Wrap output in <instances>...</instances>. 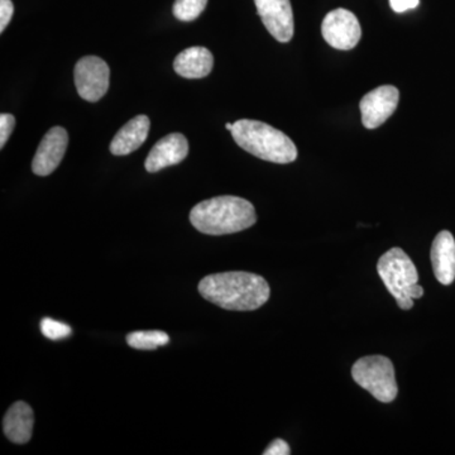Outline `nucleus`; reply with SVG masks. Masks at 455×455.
Masks as SVG:
<instances>
[{"label": "nucleus", "mask_w": 455, "mask_h": 455, "mask_svg": "<svg viewBox=\"0 0 455 455\" xmlns=\"http://www.w3.org/2000/svg\"><path fill=\"white\" fill-rule=\"evenodd\" d=\"M14 127H16V118L12 114H0V148H4Z\"/></svg>", "instance_id": "19"}, {"label": "nucleus", "mask_w": 455, "mask_h": 455, "mask_svg": "<svg viewBox=\"0 0 455 455\" xmlns=\"http://www.w3.org/2000/svg\"><path fill=\"white\" fill-rule=\"evenodd\" d=\"M190 221L204 235H226L242 232L256 224L252 203L238 196H217L194 206Z\"/></svg>", "instance_id": "2"}, {"label": "nucleus", "mask_w": 455, "mask_h": 455, "mask_svg": "<svg viewBox=\"0 0 455 455\" xmlns=\"http://www.w3.org/2000/svg\"><path fill=\"white\" fill-rule=\"evenodd\" d=\"M377 271L398 307L412 309L414 299L410 298V290L418 283L419 274L411 259L401 248H391L379 259Z\"/></svg>", "instance_id": "4"}, {"label": "nucleus", "mask_w": 455, "mask_h": 455, "mask_svg": "<svg viewBox=\"0 0 455 455\" xmlns=\"http://www.w3.org/2000/svg\"><path fill=\"white\" fill-rule=\"evenodd\" d=\"M400 92L396 86L383 85L368 92L359 103L362 123L368 130L381 127L397 109Z\"/></svg>", "instance_id": "8"}, {"label": "nucleus", "mask_w": 455, "mask_h": 455, "mask_svg": "<svg viewBox=\"0 0 455 455\" xmlns=\"http://www.w3.org/2000/svg\"><path fill=\"white\" fill-rule=\"evenodd\" d=\"M434 275L440 283H453L455 280V239L448 230H443L434 239L430 252Z\"/></svg>", "instance_id": "12"}, {"label": "nucleus", "mask_w": 455, "mask_h": 455, "mask_svg": "<svg viewBox=\"0 0 455 455\" xmlns=\"http://www.w3.org/2000/svg\"><path fill=\"white\" fill-rule=\"evenodd\" d=\"M259 16L272 37L281 44L293 37V13L290 0H254Z\"/></svg>", "instance_id": "9"}, {"label": "nucleus", "mask_w": 455, "mask_h": 455, "mask_svg": "<svg viewBox=\"0 0 455 455\" xmlns=\"http://www.w3.org/2000/svg\"><path fill=\"white\" fill-rule=\"evenodd\" d=\"M214 57L205 47H190L182 51L173 61V68L187 79H202L212 73Z\"/></svg>", "instance_id": "15"}, {"label": "nucleus", "mask_w": 455, "mask_h": 455, "mask_svg": "<svg viewBox=\"0 0 455 455\" xmlns=\"http://www.w3.org/2000/svg\"><path fill=\"white\" fill-rule=\"evenodd\" d=\"M208 5V0H176L173 16L181 22H193Z\"/></svg>", "instance_id": "17"}, {"label": "nucleus", "mask_w": 455, "mask_h": 455, "mask_svg": "<svg viewBox=\"0 0 455 455\" xmlns=\"http://www.w3.org/2000/svg\"><path fill=\"white\" fill-rule=\"evenodd\" d=\"M169 335L161 331H134L127 337V343L132 348L140 350L157 349L169 344Z\"/></svg>", "instance_id": "16"}, {"label": "nucleus", "mask_w": 455, "mask_h": 455, "mask_svg": "<svg viewBox=\"0 0 455 455\" xmlns=\"http://www.w3.org/2000/svg\"><path fill=\"white\" fill-rule=\"evenodd\" d=\"M352 377L362 388L383 403H392L397 396L394 364L383 355H368L358 359L353 364Z\"/></svg>", "instance_id": "5"}, {"label": "nucleus", "mask_w": 455, "mask_h": 455, "mask_svg": "<svg viewBox=\"0 0 455 455\" xmlns=\"http://www.w3.org/2000/svg\"><path fill=\"white\" fill-rule=\"evenodd\" d=\"M149 125L151 122L147 116H136L123 125L110 143L109 149L112 155L127 156L137 151L148 137Z\"/></svg>", "instance_id": "14"}, {"label": "nucleus", "mask_w": 455, "mask_h": 455, "mask_svg": "<svg viewBox=\"0 0 455 455\" xmlns=\"http://www.w3.org/2000/svg\"><path fill=\"white\" fill-rule=\"evenodd\" d=\"M322 33L324 40L334 49H355L362 38L358 18L347 9L338 8L329 12L323 20Z\"/></svg>", "instance_id": "7"}, {"label": "nucleus", "mask_w": 455, "mask_h": 455, "mask_svg": "<svg viewBox=\"0 0 455 455\" xmlns=\"http://www.w3.org/2000/svg\"><path fill=\"white\" fill-rule=\"evenodd\" d=\"M41 331L49 339L59 340L68 338L71 334V328L64 324V323L50 319V317H44L41 322Z\"/></svg>", "instance_id": "18"}, {"label": "nucleus", "mask_w": 455, "mask_h": 455, "mask_svg": "<svg viewBox=\"0 0 455 455\" xmlns=\"http://www.w3.org/2000/svg\"><path fill=\"white\" fill-rule=\"evenodd\" d=\"M199 292L205 300L230 311L259 309L271 295L265 278L242 271L209 275L200 281Z\"/></svg>", "instance_id": "1"}, {"label": "nucleus", "mask_w": 455, "mask_h": 455, "mask_svg": "<svg viewBox=\"0 0 455 455\" xmlns=\"http://www.w3.org/2000/svg\"><path fill=\"white\" fill-rule=\"evenodd\" d=\"M14 13L12 0H0V32H4Z\"/></svg>", "instance_id": "20"}, {"label": "nucleus", "mask_w": 455, "mask_h": 455, "mask_svg": "<svg viewBox=\"0 0 455 455\" xmlns=\"http://www.w3.org/2000/svg\"><path fill=\"white\" fill-rule=\"evenodd\" d=\"M35 415L32 407L23 401L13 403L3 419L5 436L16 444H26L32 438Z\"/></svg>", "instance_id": "13"}, {"label": "nucleus", "mask_w": 455, "mask_h": 455, "mask_svg": "<svg viewBox=\"0 0 455 455\" xmlns=\"http://www.w3.org/2000/svg\"><path fill=\"white\" fill-rule=\"evenodd\" d=\"M68 134L65 128H51L42 139L35 158L32 171L37 176H49L59 167L68 149Z\"/></svg>", "instance_id": "10"}, {"label": "nucleus", "mask_w": 455, "mask_h": 455, "mask_svg": "<svg viewBox=\"0 0 455 455\" xmlns=\"http://www.w3.org/2000/svg\"><path fill=\"white\" fill-rule=\"evenodd\" d=\"M230 132L236 145L260 160L283 164L298 158V148L290 137L266 123L242 119L233 123Z\"/></svg>", "instance_id": "3"}, {"label": "nucleus", "mask_w": 455, "mask_h": 455, "mask_svg": "<svg viewBox=\"0 0 455 455\" xmlns=\"http://www.w3.org/2000/svg\"><path fill=\"white\" fill-rule=\"evenodd\" d=\"M188 155V142L187 137L181 133H171L158 140L148 157H147L145 167L148 172L155 173L166 167L175 166Z\"/></svg>", "instance_id": "11"}, {"label": "nucleus", "mask_w": 455, "mask_h": 455, "mask_svg": "<svg viewBox=\"0 0 455 455\" xmlns=\"http://www.w3.org/2000/svg\"><path fill=\"white\" fill-rule=\"evenodd\" d=\"M109 66L98 56H85L75 66L77 92L84 100L97 103L109 89Z\"/></svg>", "instance_id": "6"}, {"label": "nucleus", "mask_w": 455, "mask_h": 455, "mask_svg": "<svg viewBox=\"0 0 455 455\" xmlns=\"http://www.w3.org/2000/svg\"><path fill=\"white\" fill-rule=\"evenodd\" d=\"M265 455H289L291 454L290 445L283 439H276L268 445V448L263 451Z\"/></svg>", "instance_id": "21"}, {"label": "nucleus", "mask_w": 455, "mask_h": 455, "mask_svg": "<svg viewBox=\"0 0 455 455\" xmlns=\"http://www.w3.org/2000/svg\"><path fill=\"white\" fill-rule=\"evenodd\" d=\"M226 128L228 131H232L233 130L232 123H227Z\"/></svg>", "instance_id": "23"}, {"label": "nucleus", "mask_w": 455, "mask_h": 455, "mask_svg": "<svg viewBox=\"0 0 455 455\" xmlns=\"http://www.w3.org/2000/svg\"><path fill=\"white\" fill-rule=\"evenodd\" d=\"M420 4V0H390L391 8L396 13H405L410 9H415Z\"/></svg>", "instance_id": "22"}]
</instances>
